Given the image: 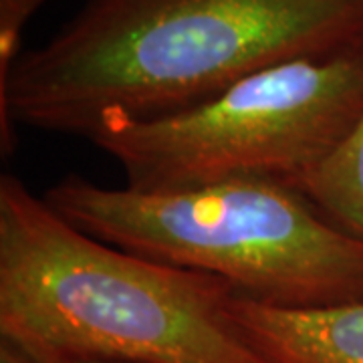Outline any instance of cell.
Instances as JSON below:
<instances>
[{"label": "cell", "mask_w": 363, "mask_h": 363, "mask_svg": "<svg viewBox=\"0 0 363 363\" xmlns=\"http://www.w3.org/2000/svg\"><path fill=\"white\" fill-rule=\"evenodd\" d=\"M363 45V0H89L0 81V150L16 125L89 138L150 119L297 59Z\"/></svg>", "instance_id": "1"}, {"label": "cell", "mask_w": 363, "mask_h": 363, "mask_svg": "<svg viewBox=\"0 0 363 363\" xmlns=\"http://www.w3.org/2000/svg\"><path fill=\"white\" fill-rule=\"evenodd\" d=\"M238 293L79 230L13 174L0 178V335L45 363H272Z\"/></svg>", "instance_id": "2"}, {"label": "cell", "mask_w": 363, "mask_h": 363, "mask_svg": "<svg viewBox=\"0 0 363 363\" xmlns=\"http://www.w3.org/2000/svg\"><path fill=\"white\" fill-rule=\"evenodd\" d=\"M43 198L107 245L218 277L260 305L325 309L363 301L362 240L283 182L140 192L71 174Z\"/></svg>", "instance_id": "3"}, {"label": "cell", "mask_w": 363, "mask_h": 363, "mask_svg": "<svg viewBox=\"0 0 363 363\" xmlns=\"http://www.w3.org/2000/svg\"><path fill=\"white\" fill-rule=\"evenodd\" d=\"M363 111V45L264 69L204 104L150 119L109 117L89 140L140 192L226 180L293 184Z\"/></svg>", "instance_id": "4"}, {"label": "cell", "mask_w": 363, "mask_h": 363, "mask_svg": "<svg viewBox=\"0 0 363 363\" xmlns=\"http://www.w3.org/2000/svg\"><path fill=\"white\" fill-rule=\"evenodd\" d=\"M234 311L272 363H363V301L279 309L238 297Z\"/></svg>", "instance_id": "5"}, {"label": "cell", "mask_w": 363, "mask_h": 363, "mask_svg": "<svg viewBox=\"0 0 363 363\" xmlns=\"http://www.w3.org/2000/svg\"><path fill=\"white\" fill-rule=\"evenodd\" d=\"M343 233L363 242V111L350 133L305 172L286 184Z\"/></svg>", "instance_id": "6"}, {"label": "cell", "mask_w": 363, "mask_h": 363, "mask_svg": "<svg viewBox=\"0 0 363 363\" xmlns=\"http://www.w3.org/2000/svg\"><path fill=\"white\" fill-rule=\"evenodd\" d=\"M47 0H0V81L21 57V39L26 23Z\"/></svg>", "instance_id": "7"}, {"label": "cell", "mask_w": 363, "mask_h": 363, "mask_svg": "<svg viewBox=\"0 0 363 363\" xmlns=\"http://www.w3.org/2000/svg\"><path fill=\"white\" fill-rule=\"evenodd\" d=\"M0 363H45L11 337L0 335Z\"/></svg>", "instance_id": "8"}]
</instances>
